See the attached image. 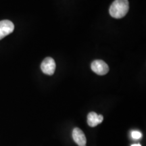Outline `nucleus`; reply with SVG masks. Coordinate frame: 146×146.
<instances>
[{"label":"nucleus","mask_w":146,"mask_h":146,"mask_svg":"<svg viewBox=\"0 0 146 146\" xmlns=\"http://www.w3.org/2000/svg\"><path fill=\"white\" fill-rule=\"evenodd\" d=\"M131 146H141V144L137 143V144H133V145H131Z\"/></svg>","instance_id":"obj_8"},{"label":"nucleus","mask_w":146,"mask_h":146,"mask_svg":"<svg viewBox=\"0 0 146 146\" xmlns=\"http://www.w3.org/2000/svg\"><path fill=\"white\" fill-rule=\"evenodd\" d=\"M91 70L98 75H105L109 71L108 66L103 60H96L91 63Z\"/></svg>","instance_id":"obj_2"},{"label":"nucleus","mask_w":146,"mask_h":146,"mask_svg":"<svg viewBox=\"0 0 146 146\" xmlns=\"http://www.w3.org/2000/svg\"><path fill=\"white\" fill-rule=\"evenodd\" d=\"M56 62L52 58H45L42 62L41 68L42 72L47 75H53L56 70Z\"/></svg>","instance_id":"obj_3"},{"label":"nucleus","mask_w":146,"mask_h":146,"mask_svg":"<svg viewBox=\"0 0 146 146\" xmlns=\"http://www.w3.org/2000/svg\"><path fill=\"white\" fill-rule=\"evenodd\" d=\"M14 30V25L12 22L8 20L0 21V40L12 33Z\"/></svg>","instance_id":"obj_4"},{"label":"nucleus","mask_w":146,"mask_h":146,"mask_svg":"<svg viewBox=\"0 0 146 146\" xmlns=\"http://www.w3.org/2000/svg\"><path fill=\"white\" fill-rule=\"evenodd\" d=\"M72 137L73 140L78 146H86L87 139L85 133L81 129L75 127L72 130Z\"/></svg>","instance_id":"obj_5"},{"label":"nucleus","mask_w":146,"mask_h":146,"mask_svg":"<svg viewBox=\"0 0 146 146\" xmlns=\"http://www.w3.org/2000/svg\"><path fill=\"white\" fill-rule=\"evenodd\" d=\"M131 137L134 139H139L142 137V134L140 131H133L131 133Z\"/></svg>","instance_id":"obj_7"},{"label":"nucleus","mask_w":146,"mask_h":146,"mask_svg":"<svg viewBox=\"0 0 146 146\" xmlns=\"http://www.w3.org/2000/svg\"><path fill=\"white\" fill-rule=\"evenodd\" d=\"M104 120V116L102 114H98L94 112H89L87 115V124L89 127H95L101 124Z\"/></svg>","instance_id":"obj_6"},{"label":"nucleus","mask_w":146,"mask_h":146,"mask_svg":"<svg viewBox=\"0 0 146 146\" xmlns=\"http://www.w3.org/2000/svg\"><path fill=\"white\" fill-rule=\"evenodd\" d=\"M129 9L128 0H115L110 7L109 12L112 17L119 19L125 16Z\"/></svg>","instance_id":"obj_1"}]
</instances>
